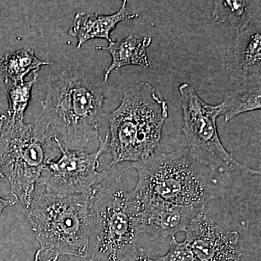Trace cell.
I'll return each mask as SVG.
<instances>
[{
	"mask_svg": "<svg viewBox=\"0 0 261 261\" xmlns=\"http://www.w3.org/2000/svg\"><path fill=\"white\" fill-rule=\"evenodd\" d=\"M106 96L83 70L67 68L49 82L42 112L36 121L63 148L89 152L103 139L100 126Z\"/></svg>",
	"mask_w": 261,
	"mask_h": 261,
	"instance_id": "6da1fadb",
	"label": "cell"
},
{
	"mask_svg": "<svg viewBox=\"0 0 261 261\" xmlns=\"http://www.w3.org/2000/svg\"><path fill=\"white\" fill-rule=\"evenodd\" d=\"M94 193V190L58 196L34 188L30 205L23 210L39 244L34 261H58L62 255L88 256Z\"/></svg>",
	"mask_w": 261,
	"mask_h": 261,
	"instance_id": "7a4b0ae2",
	"label": "cell"
},
{
	"mask_svg": "<svg viewBox=\"0 0 261 261\" xmlns=\"http://www.w3.org/2000/svg\"><path fill=\"white\" fill-rule=\"evenodd\" d=\"M106 117L109 123L108 147L112 156L108 170L145 161L161 150L168 103L148 82L127 87L120 106Z\"/></svg>",
	"mask_w": 261,
	"mask_h": 261,
	"instance_id": "3957f363",
	"label": "cell"
},
{
	"mask_svg": "<svg viewBox=\"0 0 261 261\" xmlns=\"http://www.w3.org/2000/svg\"><path fill=\"white\" fill-rule=\"evenodd\" d=\"M120 166L124 171L137 170L138 181L132 193L138 197L205 211L215 196L217 181L206 173L208 168L196 161L187 148L171 153L160 150L145 161Z\"/></svg>",
	"mask_w": 261,
	"mask_h": 261,
	"instance_id": "277c9868",
	"label": "cell"
},
{
	"mask_svg": "<svg viewBox=\"0 0 261 261\" xmlns=\"http://www.w3.org/2000/svg\"><path fill=\"white\" fill-rule=\"evenodd\" d=\"M60 156L58 144L37 121L25 123L0 115V176L9 182L12 197L23 210L30 205L44 168Z\"/></svg>",
	"mask_w": 261,
	"mask_h": 261,
	"instance_id": "5b68a950",
	"label": "cell"
},
{
	"mask_svg": "<svg viewBox=\"0 0 261 261\" xmlns=\"http://www.w3.org/2000/svg\"><path fill=\"white\" fill-rule=\"evenodd\" d=\"M106 179L94 188L92 200L93 234L97 244L90 261H124L137 252L139 239L135 206L122 181L123 171L108 170Z\"/></svg>",
	"mask_w": 261,
	"mask_h": 261,
	"instance_id": "8992f818",
	"label": "cell"
},
{
	"mask_svg": "<svg viewBox=\"0 0 261 261\" xmlns=\"http://www.w3.org/2000/svg\"><path fill=\"white\" fill-rule=\"evenodd\" d=\"M183 116L184 135L190 155L213 172L228 176H254L260 171L248 167L226 150L218 133L219 105L202 100L192 86L182 83L178 87Z\"/></svg>",
	"mask_w": 261,
	"mask_h": 261,
	"instance_id": "52a82bcc",
	"label": "cell"
},
{
	"mask_svg": "<svg viewBox=\"0 0 261 261\" xmlns=\"http://www.w3.org/2000/svg\"><path fill=\"white\" fill-rule=\"evenodd\" d=\"M61 150V156L43 170L35 187L51 195H81L94 191L108 176V171L99 172V158L107 150L108 136L97 150L92 152L63 148L54 140Z\"/></svg>",
	"mask_w": 261,
	"mask_h": 261,
	"instance_id": "ba28073f",
	"label": "cell"
},
{
	"mask_svg": "<svg viewBox=\"0 0 261 261\" xmlns=\"http://www.w3.org/2000/svg\"><path fill=\"white\" fill-rule=\"evenodd\" d=\"M184 232L183 242L197 261L240 260L239 233L221 227L204 211L196 215Z\"/></svg>",
	"mask_w": 261,
	"mask_h": 261,
	"instance_id": "9c48e42d",
	"label": "cell"
},
{
	"mask_svg": "<svg viewBox=\"0 0 261 261\" xmlns=\"http://www.w3.org/2000/svg\"><path fill=\"white\" fill-rule=\"evenodd\" d=\"M130 193L139 232L155 238H174L176 233L185 231L190 221L202 211Z\"/></svg>",
	"mask_w": 261,
	"mask_h": 261,
	"instance_id": "30bf717a",
	"label": "cell"
},
{
	"mask_svg": "<svg viewBox=\"0 0 261 261\" xmlns=\"http://www.w3.org/2000/svg\"><path fill=\"white\" fill-rule=\"evenodd\" d=\"M226 70L235 85L261 80L260 19L236 32L226 56Z\"/></svg>",
	"mask_w": 261,
	"mask_h": 261,
	"instance_id": "8fae6325",
	"label": "cell"
},
{
	"mask_svg": "<svg viewBox=\"0 0 261 261\" xmlns=\"http://www.w3.org/2000/svg\"><path fill=\"white\" fill-rule=\"evenodd\" d=\"M128 1L124 0L119 10L112 15H102L96 13L80 12L76 13L74 23L69 30L70 35L78 39L76 47H82L84 43L93 39H103L112 42L111 35L121 23H128L139 15L130 13L127 9Z\"/></svg>",
	"mask_w": 261,
	"mask_h": 261,
	"instance_id": "7c38bea8",
	"label": "cell"
},
{
	"mask_svg": "<svg viewBox=\"0 0 261 261\" xmlns=\"http://www.w3.org/2000/svg\"><path fill=\"white\" fill-rule=\"evenodd\" d=\"M150 37L138 38L128 36L116 42H109L106 47H97V50L108 51L112 57L111 65L105 70L103 81L108 82L113 70H118L128 65H136L144 68H152L147 49L152 44Z\"/></svg>",
	"mask_w": 261,
	"mask_h": 261,
	"instance_id": "4fadbf2b",
	"label": "cell"
},
{
	"mask_svg": "<svg viewBox=\"0 0 261 261\" xmlns=\"http://www.w3.org/2000/svg\"><path fill=\"white\" fill-rule=\"evenodd\" d=\"M213 3V20L227 24L236 32L246 29L260 15V0H216Z\"/></svg>",
	"mask_w": 261,
	"mask_h": 261,
	"instance_id": "5bb4252c",
	"label": "cell"
},
{
	"mask_svg": "<svg viewBox=\"0 0 261 261\" xmlns=\"http://www.w3.org/2000/svg\"><path fill=\"white\" fill-rule=\"evenodd\" d=\"M221 116L226 122L251 111L261 109V80L235 85L226 92L223 102L219 104Z\"/></svg>",
	"mask_w": 261,
	"mask_h": 261,
	"instance_id": "9a60e30c",
	"label": "cell"
},
{
	"mask_svg": "<svg viewBox=\"0 0 261 261\" xmlns=\"http://www.w3.org/2000/svg\"><path fill=\"white\" fill-rule=\"evenodd\" d=\"M49 64V62L38 58L32 48L25 47L7 53L0 58V73L4 76L5 81L23 82L31 72L37 73L42 66Z\"/></svg>",
	"mask_w": 261,
	"mask_h": 261,
	"instance_id": "2e32d148",
	"label": "cell"
},
{
	"mask_svg": "<svg viewBox=\"0 0 261 261\" xmlns=\"http://www.w3.org/2000/svg\"><path fill=\"white\" fill-rule=\"evenodd\" d=\"M37 73L29 82H15L5 81L8 95V109L6 114L15 119L23 120L25 111L28 108L32 91L34 84L37 83Z\"/></svg>",
	"mask_w": 261,
	"mask_h": 261,
	"instance_id": "e0dca14e",
	"label": "cell"
},
{
	"mask_svg": "<svg viewBox=\"0 0 261 261\" xmlns=\"http://www.w3.org/2000/svg\"><path fill=\"white\" fill-rule=\"evenodd\" d=\"M170 249L164 256L151 258L152 261H197L193 254L184 242L170 239Z\"/></svg>",
	"mask_w": 261,
	"mask_h": 261,
	"instance_id": "ac0fdd59",
	"label": "cell"
},
{
	"mask_svg": "<svg viewBox=\"0 0 261 261\" xmlns=\"http://www.w3.org/2000/svg\"><path fill=\"white\" fill-rule=\"evenodd\" d=\"M124 261H152L150 257L147 256L145 250L142 248L137 249V252L132 256Z\"/></svg>",
	"mask_w": 261,
	"mask_h": 261,
	"instance_id": "d6986e66",
	"label": "cell"
},
{
	"mask_svg": "<svg viewBox=\"0 0 261 261\" xmlns=\"http://www.w3.org/2000/svg\"><path fill=\"white\" fill-rule=\"evenodd\" d=\"M18 202V200L14 197L10 199H4L0 196V216L5 207H8V206H14Z\"/></svg>",
	"mask_w": 261,
	"mask_h": 261,
	"instance_id": "ffe728a7",
	"label": "cell"
},
{
	"mask_svg": "<svg viewBox=\"0 0 261 261\" xmlns=\"http://www.w3.org/2000/svg\"><path fill=\"white\" fill-rule=\"evenodd\" d=\"M240 261H241V260H240Z\"/></svg>",
	"mask_w": 261,
	"mask_h": 261,
	"instance_id": "44dd1931",
	"label": "cell"
}]
</instances>
